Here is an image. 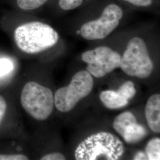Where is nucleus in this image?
<instances>
[{"label": "nucleus", "instance_id": "f257e3e1", "mask_svg": "<svg viewBox=\"0 0 160 160\" xmlns=\"http://www.w3.org/2000/svg\"><path fill=\"white\" fill-rule=\"evenodd\" d=\"M125 145L119 138L109 132L94 133L82 140L74 151L77 160H119Z\"/></svg>", "mask_w": 160, "mask_h": 160}, {"label": "nucleus", "instance_id": "f03ea898", "mask_svg": "<svg viewBox=\"0 0 160 160\" xmlns=\"http://www.w3.org/2000/svg\"><path fill=\"white\" fill-rule=\"evenodd\" d=\"M14 36L17 47L29 54L38 53L55 46L59 38L57 32L51 26L39 22L18 26Z\"/></svg>", "mask_w": 160, "mask_h": 160}, {"label": "nucleus", "instance_id": "7ed1b4c3", "mask_svg": "<svg viewBox=\"0 0 160 160\" xmlns=\"http://www.w3.org/2000/svg\"><path fill=\"white\" fill-rule=\"evenodd\" d=\"M20 102L24 110L38 121L48 119L55 106L54 95L51 90L36 81H29L24 86Z\"/></svg>", "mask_w": 160, "mask_h": 160}, {"label": "nucleus", "instance_id": "20e7f679", "mask_svg": "<svg viewBox=\"0 0 160 160\" xmlns=\"http://www.w3.org/2000/svg\"><path fill=\"white\" fill-rule=\"evenodd\" d=\"M94 80L87 70L75 74L68 86L59 88L54 95L55 108L61 112L67 113L74 109L80 100L87 97L92 90Z\"/></svg>", "mask_w": 160, "mask_h": 160}, {"label": "nucleus", "instance_id": "39448f33", "mask_svg": "<svg viewBox=\"0 0 160 160\" xmlns=\"http://www.w3.org/2000/svg\"><path fill=\"white\" fill-rule=\"evenodd\" d=\"M119 68L126 75L139 78H148L152 74L154 64L142 39L134 37L128 42Z\"/></svg>", "mask_w": 160, "mask_h": 160}, {"label": "nucleus", "instance_id": "423d86ee", "mask_svg": "<svg viewBox=\"0 0 160 160\" xmlns=\"http://www.w3.org/2000/svg\"><path fill=\"white\" fill-rule=\"evenodd\" d=\"M123 15L119 6L109 4L104 9L99 18L88 22L81 26L80 34L86 40L103 39L116 29Z\"/></svg>", "mask_w": 160, "mask_h": 160}, {"label": "nucleus", "instance_id": "0eeeda50", "mask_svg": "<svg viewBox=\"0 0 160 160\" xmlns=\"http://www.w3.org/2000/svg\"><path fill=\"white\" fill-rule=\"evenodd\" d=\"M81 59L92 77L102 78L120 67L121 56L108 46H102L83 52Z\"/></svg>", "mask_w": 160, "mask_h": 160}, {"label": "nucleus", "instance_id": "6e6552de", "mask_svg": "<svg viewBox=\"0 0 160 160\" xmlns=\"http://www.w3.org/2000/svg\"><path fill=\"white\" fill-rule=\"evenodd\" d=\"M113 128L128 144L138 143L148 135L145 127L138 123L135 116L128 111L124 112L115 118Z\"/></svg>", "mask_w": 160, "mask_h": 160}, {"label": "nucleus", "instance_id": "1a4fd4ad", "mask_svg": "<svg viewBox=\"0 0 160 160\" xmlns=\"http://www.w3.org/2000/svg\"><path fill=\"white\" fill-rule=\"evenodd\" d=\"M145 116L149 129L156 133H160V95L151 96L145 105Z\"/></svg>", "mask_w": 160, "mask_h": 160}, {"label": "nucleus", "instance_id": "9d476101", "mask_svg": "<svg viewBox=\"0 0 160 160\" xmlns=\"http://www.w3.org/2000/svg\"><path fill=\"white\" fill-rule=\"evenodd\" d=\"M99 97L103 105L111 110L122 109L129 104V100L121 96L118 91L104 90L100 92Z\"/></svg>", "mask_w": 160, "mask_h": 160}, {"label": "nucleus", "instance_id": "9b49d317", "mask_svg": "<svg viewBox=\"0 0 160 160\" xmlns=\"http://www.w3.org/2000/svg\"><path fill=\"white\" fill-rule=\"evenodd\" d=\"M145 155L148 160H160V138H155L149 141L145 148Z\"/></svg>", "mask_w": 160, "mask_h": 160}, {"label": "nucleus", "instance_id": "f8f14e48", "mask_svg": "<svg viewBox=\"0 0 160 160\" xmlns=\"http://www.w3.org/2000/svg\"><path fill=\"white\" fill-rule=\"evenodd\" d=\"M121 96L129 101L135 97L137 90L134 83L131 81H127L122 84L117 90Z\"/></svg>", "mask_w": 160, "mask_h": 160}, {"label": "nucleus", "instance_id": "ddd939ff", "mask_svg": "<svg viewBox=\"0 0 160 160\" xmlns=\"http://www.w3.org/2000/svg\"><path fill=\"white\" fill-rule=\"evenodd\" d=\"M48 0H17L18 6L22 10H32L38 8L46 3Z\"/></svg>", "mask_w": 160, "mask_h": 160}, {"label": "nucleus", "instance_id": "4468645a", "mask_svg": "<svg viewBox=\"0 0 160 160\" xmlns=\"http://www.w3.org/2000/svg\"><path fill=\"white\" fill-rule=\"evenodd\" d=\"M83 0H59V6L63 10H71L80 7Z\"/></svg>", "mask_w": 160, "mask_h": 160}, {"label": "nucleus", "instance_id": "2eb2a0df", "mask_svg": "<svg viewBox=\"0 0 160 160\" xmlns=\"http://www.w3.org/2000/svg\"><path fill=\"white\" fill-rule=\"evenodd\" d=\"M14 68V65L8 59H0V77L9 74Z\"/></svg>", "mask_w": 160, "mask_h": 160}, {"label": "nucleus", "instance_id": "dca6fc26", "mask_svg": "<svg viewBox=\"0 0 160 160\" xmlns=\"http://www.w3.org/2000/svg\"><path fill=\"white\" fill-rule=\"evenodd\" d=\"M28 157L21 154H0V160H28Z\"/></svg>", "mask_w": 160, "mask_h": 160}, {"label": "nucleus", "instance_id": "f3484780", "mask_svg": "<svg viewBox=\"0 0 160 160\" xmlns=\"http://www.w3.org/2000/svg\"><path fill=\"white\" fill-rule=\"evenodd\" d=\"M65 156L61 152H51L48 154L43 156L40 160H66Z\"/></svg>", "mask_w": 160, "mask_h": 160}, {"label": "nucleus", "instance_id": "a211bd4d", "mask_svg": "<svg viewBox=\"0 0 160 160\" xmlns=\"http://www.w3.org/2000/svg\"><path fill=\"white\" fill-rule=\"evenodd\" d=\"M126 1L133 6L146 7L150 6L152 4V0H123Z\"/></svg>", "mask_w": 160, "mask_h": 160}, {"label": "nucleus", "instance_id": "6ab92c4d", "mask_svg": "<svg viewBox=\"0 0 160 160\" xmlns=\"http://www.w3.org/2000/svg\"><path fill=\"white\" fill-rule=\"evenodd\" d=\"M7 108V104L5 98L0 95V125L6 115Z\"/></svg>", "mask_w": 160, "mask_h": 160}]
</instances>
